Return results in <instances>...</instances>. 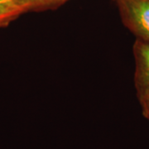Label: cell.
I'll list each match as a JSON object with an SVG mask.
<instances>
[{"label":"cell","mask_w":149,"mask_h":149,"mask_svg":"<svg viewBox=\"0 0 149 149\" xmlns=\"http://www.w3.org/2000/svg\"><path fill=\"white\" fill-rule=\"evenodd\" d=\"M133 52L135 60L134 83L137 95L149 94V43L136 39Z\"/></svg>","instance_id":"cell-2"},{"label":"cell","mask_w":149,"mask_h":149,"mask_svg":"<svg viewBox=\"0 0 149 149\" xmlns=\"http://www.w3.org/2000/svg\"><path fill=\"white\" fill-rule=\"evenodd\" d=\"M143 116L149 121V94H145L138 96Z\"/></svg>","instance_id":"cell-5"},{"label":"cell","mask_w":149,"mask_h":149,"mask_svg":"<svg viewBox=\"0 0 149 149\" xmlns=\"http://www.w3.org/2000/svg\"><path fill=\"white\" fill-rule=\"evenodd\" d=\"M123 23L134 36L149 43V0H114Z\"/></svg>","instance_id":"cell-1"},{"label":"cell","mask_w":149,"mask_h":149,"mask_svg":"<svg viewBox=\"0 0 149 149\" xmlns=\"http://www.w3.org/2000/svg\"><path fill=\"white\" fill-rule=\"evenodd\" d=\"M26 13L56 8L68 0H19Z\"/></svg>","instance_id":"cell-4"},{"label":"cell","mask_w":149,"mask_h":149,"mask_svg":"<svg viewBox=\"0 0 149 149\" xmlns=\"http://www.w3.org/2000/svg\"><path fill=\"white\" fill-rule=\"evenodd\" d=\"M24 13L19 0H0V28L8 27Z\"/></svg>","instance_id":"cell-3"}]
</instances>
